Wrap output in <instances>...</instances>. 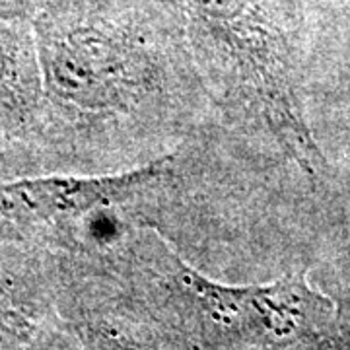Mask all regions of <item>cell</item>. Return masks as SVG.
Wrapping results in <instances>:
<instances>
[{
	"label": "cell",
	"mask_w": 350,
	"mask_h": 350,
	"mask_svg": "<svg viewBox=\"0 0 350 350\" xmlns=\"http://www.w3.org/2000/svg\"><path fill=\"white\" fill-rule=\"evenodd\" d=\"M187 39L226 88L312 177L325 160L300 94V10L296 0H179Z\"/></svg>",
	"instance_id": "obj_1"
},
{
	"label": "cell",
	"mask_w": 350,
	"mask_h": 350,
	"mask_svg": "<svg viewBox=\"0 0 350 350\" xmlns=\"http://www.w3.org/2000/svg\"><path fill=\"white\" fill-rule=\"evenodd\" d=\"M174 154L103 177H51L0 185V216L12 226L78 228L92 214L133 202L160 187Z\"/></svg>",
	"instance_id": "obj_2"
},
{
	"label": "cell",
	"mask_w": 350,
	"mask_h": 350,
	"mask_svg": "<svg viewBox=\"0 0 350 350\" xmlns=\"http://www.w3.org/2000/svg\"><path fill=\"white\" fill-rule=\"evenodd\" d=\"M39 0H0V16L20 18L22 14L38 6Z\"/></svg>",
	"instance_id": "obj_3"
}]
</instances>
